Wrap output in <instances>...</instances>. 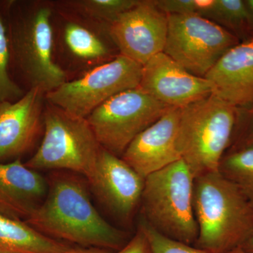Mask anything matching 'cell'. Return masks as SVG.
Returning <instances> with one entry per match:
<instances>
[{"instance_id": "obj_22", "label": "cell", "mask_w": 253, "mask_h": 253, "mask_svg": "<svg viewBox=\"0 0 253 253\" xmlns=\"http://www.w3.org/2000/svg\"><path fill=\"white\" fill-rule=\"evenodd\" d=\"M10 62L11 52L8 31L0 15V103L14 102L21 99L25 94L10 76Z\"/></svg>"}, {"instance_id": "obj_18", "label": "cell", "mask_w": 253, "mask_h": 253, "mask_svg": "<svg viewBox=\"0 0 253 253\" xmlns=\"http://www.w3.org/2000/svg\"><path fill=\"white\" fill-rule=\"evenodd\" d=\"M202 17L219 25L240 42L253 38L252 15L246 0H214Z\"/></svg>"}, {"instance_id": "obj_30", "label": "cell", "mask_w": 253, "mask_h": 253, "mask_svg": "<svg viewBox=\"0 0 253 253\" xmlns=\"http://www.w3.org/2000/svg\"><path fill=\"white\" fill-rule=\"evenodd\" d=\"M246 2L251 11V15H252L253 23V0H246Z\"/></svg>"}, {"instance_id": "obj_21", "label": "cell", "mask_w": 253, "mask_h": 253, "mask_svg": "<svg viewBox=\"0 0 253 253\" xmlns=\"http://www.w3.org/2000/svg\"><path fill=\"white\" fill-rule=\"evenodd\" d=\"M139 0H76L67 1L80 14L86 17L111 23L123 13L135 6Z\"/></svg>"}, {"instance_id": "obj_23", "label": "cell", "mask_w": 253, "mask_h": 253, "mask_svg": "<svg viewBox=\"0 0 253 253\" xmlns=\"http://www.w3.org/2000/svg\"><path fill=\"white\" fill-rule=\"evenodd\" d=\"M249 148H253V103L237 108L235 127L227 151Z\"/></svg>"}, {"instance_id": "obj_19", "label": "cell", "mask_w": 253, "mask_h": 253, "mask_svg": "<svg viewBox=\"0 0 253 253\" xmlns=\"http://www.w3.org/2000/svg\"><path fill=\"white\" fill-rule=\"evenodd\" d=\"M218 171L239 187L253 207V148L226 151Z\"/></svg>"}, {"instance_id": "obj_10", "label": "cell", "mask_w": 253, "mask_h": 253, "mask_svg": "<svg viewBox=\"0 0 253 253\" xmlns=\"http://www.w3.org/2000/svg\"><path fill=\"white\" fill-rule=\"evenodd\" d=\"M168 25V15L155 0H139L132 9L110 23L109 34L120 54L144 66L164 51Z\"/></svg>"}, {"instance_id": "obj_9", "label": "cell", "mask_w": 253, "mask_h": 253, "mask_svg": "<svg viewBox=\"0 0 253 253\" xmlns=\"http://www.w3.org/2000/svg\"><path fill=\"white\" fill-rule=\"evenodd\" d=\"M168 107L137 87L111 98L86 120L101 147L121 157L134 138Z\"/></svg>"}, {"instance_id": "obj_20", "label": "cell", "mask_w": 253, "mask_h": 253, "mask_svg": "<svg viewBox=\"0 0 253 253\" xmlns=\"http://www.w3.org/2000/svg\"><path fill=\"white\" fill-rule=\"evenodd\" d=\"M63 38L68 49L81 59H100L109 54L107 46L99 37L79 23H68L63 31Z\"/></svg>"}, {"instance_id": "obj_25", "label": "cell", "mask_w": 253, "mask_h": 253, "mask_svg": "<svg viewBox=\"0 0 253 253\" xmlns=\"http://www.w3.org/2000/svg\"><path fill=\"white\" fill-rule=\"evenodd\" d=\"M35 208L12 197L0 187V215L26 221Z\"/></svg>"}, {"instance_id": "obj_6", "label": "cell", "mask_w": 253, "mask_h": 253, "mask_svg": "<svg viewBox=\"0 0 253 253\" xmlns=\"http://www.w3.org/2000/svg\"><path fill=\"white\" fill-rule=\"evenodd\" d=\"M51 15L49 6H35L13 15L8 29L11 59L30 89L45 94L66 82V73L53 59Z\"/></svg>"}, {"instance_id": "obj_3", "label": "cell", "mask_w": 253, "mask_h": 253, "mask_svg": "<svg viewBox=\"0 0 253 253\" xmlns=\"http://www.w3.org/2000/svg\"><path fill=\"white\" fill-rule=\"evenodd\" d=\"M236 111L214 94L181 108L176 148L194 178L217 172L230 146Z\"/></svg>"}, {"instance_id": "obj_1", "label": "cell", "mask_w": 253, "mask_h": 253, "mask_svg": "<svg viewBox=\"0 0 253 253\" xmlns=\"http://www.w3.org/2000/svg\"><path fill=\"white\" fill-rule=\"evenodd\" d=\"M44 201L26 222L48 237L84 248L120 250L126 235L101 217L91 202L84 181L61 171L50 176Z\"/></svg>"}, {"instance_id": "obj_27", "label": "cell", "mask_w": 253, "mask_h": 253, "mask_svg": "<svg viewBox=\"0 0 253 253\" xmlns=\"http://www.w3.org/2000/svg\"><path fill=\"white\" fill-rule=\"evenodd\" d=\"M116 253H153L149 239L139 224L134 236Z\"/></svg>"}, {"instance_id": "obj_8", "label": "cell", "mask_w": 253, "mask_h": 253, "mask_svg": "<svg viewBox=\"0 0 253 253\" xmlns=\"http://www.w3.org/2000/svg\"><path fill=\"white\" fill-rule=\"evenodd\" d=\"M239 40L219 25L197 14L168 15L164 51L188 72L205 78Z\"/></svg>"}, {"instance_id": "obj_13", "label": "cell", "mask_w": 253, "mask_h": 253, "mask_svg": "<svg viewBox=\"0 0 253 253\" xmlns=\"http://www.w3.org/2000/svg\"><path fill=\"white\" fill-rule=\"evenodd\" d=\"M180 110L168 107L157 121L134 138L121 156L144 179L181 160L176 148Z\"/></svg>"}, {"instance_id": "obj_5", "label": "cell", "mask_w": 253, "mask_h": 253, "mask_svg": "<svg viewBox=\"0 0 253 253\" xmlns=\"http://www.w3.org/2000/svg\"><path fill=\"white\" fill-rule=\"evenodd\" d=\"M44 113V134L36 154L25 163L34 170L66 171L92 176L101 145L86 118L49 104Z\"/></svg>"}, {"instance_id": "obj_14", "label": "cell", "mask_w": 253, "mask_h": 253, "mask_svg": "<svg viewBox=\"0 0 253 253\" xmlns=\"http://www.w3.org/2000/svg\"><path fill=\"white\" fill-rule=\"evenodd\" d=\"M45 94L31 88L17 101L0 103V160L17 157L33 146L41 129Z\"/></svg>"}, {"instance_id": "obj_15", "label": "cell", "mask_w": 253, "mask_h": 253, "mask_svg": "<svg viewBox=\"0 0 253 253\" xmlns=\"http://www.w3.org/2000/svg\"><path fill=\"white\" fill-rule=\"evenodd\" d=\"M205 78L214 94L229 104L237 108L253 104V38L229 50Z\"/></svg>"}, {"instance_id": "obj_12", "label": "cell", "mask_w": 253, "mask_h": 253, "mask_svg": "<svg viewBox=\"0 0 253 253\" xmlns=\"http://www.w3.org/2000/svg\"><path fill=\"white\" fill-rule=\"evenodd\" d=\"M139 87L162 104L180 109L214 94L211 82L188 72L163 52L143 66Z\"/></svg>"}, {"instance_id": "obj_24", "label": "cell", "mask_w": 253, "mask_h": 253, "mask_svg": "<svg viewBox=\"0 0 253 253\" xmlns=\"http://www.w3.org/2000/svg\"><path fill=\"white\" fill-rule=\"evenodd\" d=\"M139 224L149 239L153 253H213L199 249L194 245L191 246L166 237L153 229L142 218Z\"/></svg>"}, {"instance_id": "obj_16", "label": "cell", "mask_w": 253, "mask_h": 253, "mask_svg": "<svg viewBox=\"0 0 253 253\" xmlns=\"http://www.w3.org/2000/svg\"><path fill=\"white\" fill-rule=\"evenodd\" d=\"M69 249L25 221L0 215V253H64Z\"/></svg>"}, {"instance_id": "obj_29", "label": "cell", "mask_w": 253, "mask_h": 253, "mask_svg": "<svg viewBox=\"0 0 253 253\" xmlns=\"http://www.w3.org/2000/svg\"><path fill=\"white\" fill-rule=\"evenodd\" d=\"M239 249L246 253H253V230Z\"/></svg>"}, {"instance_id": "obj_28", "label": "cell", "mask_w": 253, "mask_h": 253, "mask_svg": "<svg viewBox=\"0 0 253 253\" xmlns=\"http://www.w3.org/2000/svg\"><path fill=\"white\" fill-rule=\"evenodd\" d=\"M64 253H111L109 250L99 249V248H71Z\"/></svg>"}, {"instance_id": "obj_11", "label": "cell", "mask_w": 253, "mask_h": 253, "mask_svg": "<svg viewBox=\"0 0 253 253\" xmlns=\"http://www.w3.org/2000/svg\"><path fill=\"white\" fill-rule=\"evenodd\" d=\"M99 202L120 221L129 224L140 207L144 179L124 161L101 147L88 179Z\"/></svg>"}, {"instance_id": "obj_31", "label": "cell", "mask_w": 253, "mask_h": 253, "mask_svg": "<svg viewBox=\"0 0 253 253\" xmlns=\"http://www.w3.org/2000/svg\"><path fill=\"white\" fill-rule=\"evenodd\" d=\"M244 253V251H242V250L240 249H236L235 250H234V251H231L230 253Z\"/></svg>"}, {"instance_id": "obj_17", "label": "cell", "mask_w": 253, "mask_h": 253, "mask_svg": "<svg viewBox=\"0 0 253 253\" xmlns=\"http://www.w3.org/2000/svg\"><path fill=\"white\" fill-rule=\"evenodd\" d=\"M0 187L15 199L36 208L45 198L48 183L40 173L17 158L14 162L0 163Z\"/></svg>"}, {"instance_id": "obj_7", "label": "cell", "mask_w": 253, "mask_h": 253, "mask_svg": "<svg viewBox=\"0 0 253 253\" xmlns=\"http://www.w3.org/2000/svg\"><path fill=\"white\" fill-rule=\"evenodd\" d=\"M143 66L119 54L96 66L83 77L66 81L45 94L49 104L86 118L106 101L123 91L139 87Z\"/></svg>"}, {"instance_id": "obj_4", "label": "cell", "mask_w": 253, "mask_h": 253, "mask_svg": "<svg viewBox=\"0 0 253 253\" xmlns=\"http://www.w3.org/2000/svg\"><path fill=\"white\" fill-rule=\"evenodd\" d=\"M194 179L181 159L146 176L139 207L141 218L162 235L194 245L199 236Z\"/></svg>"}, {"instance_id": "obj_2", "label": "cell", "mask_w": 253, "mask_h": 253, "mask_svg": "<svg viewBox=\"0 0 253 253\" xmlns=\"http://www.w3.org/2000/svg\"><path fill=\"white\" fill-rule=\"evenodd\" d=\"M194 208L199 236L194 246L213 253L239 249L253 230V207L219 171L194 179Z\"/></svg>"}, {"instance_id": "obj_26", "label": "cell", "mask_w": 253, "mask_h": 253, "mask_svg": "<svg viewBox=\"0 0 253 253\" xmlns=\"http://www.w3.org/2000/svg\"><path fill=\"white\" fill-rule=\"evenodd\" d=\"M155 3L168 15L196 14L195 0H155Z\"/></svg>"}]
</instances>
